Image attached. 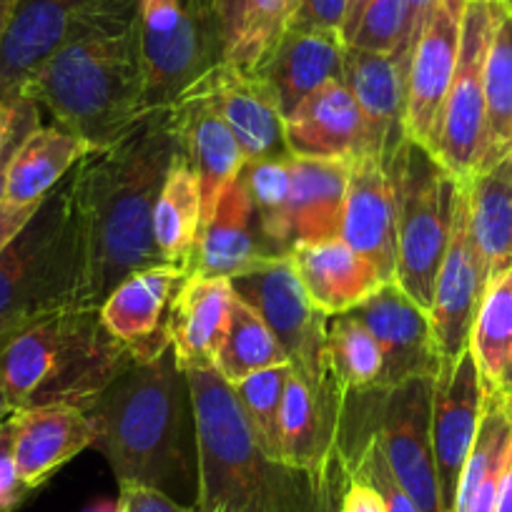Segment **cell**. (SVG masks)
I'll use <instances>...</instances> for the list:
<instances>
[{"label":"cell","mask_w":512,"mask_h":512,"mask_svg":"<svg viewBox=\"0 0 512 512\" xmlns=\"http://www.w3.org/2000/svg\"><path fill=\"white\" fill-rule=\"evenodd\" d=\"M176 151L171 108H159L118 141L88 151L66 176L78 254L73 309L93 312L128 274L164 264L154 206Z\"/></svg>","instance_id":"obj_1"},{"label":"cell","mask_w":512,"mask_h":512,"mask_svg":"<svg viewBox=\"0 0 512 512\" xmlns=\"http://www.w3.org/2000/svg\"><path fill=\"white\" fill-rule=\"evenodd\" d=\"M21 101L91 149L113 144L146 116L139 0L101 6L28 78Z\"/></svg>","instance_id":"obj_2"},{"label":"cell","mask_w":512,"mask_h":512,"mask_svg":"<svg viewBox=\"0 0 512 512\" xmlns=\"http://www.w3.org/2000/svg\"><path fill=\"white\" fill-rule=\"evenodd\" d=\"M88 415L98 427L93 447L106 457L121 487L166 492L189 482V382L171 349L154 362L123 369Z\"/></svg>","instance_id":"obj_3"},{"label":"cell","mask_w":512,"mask_h":512,"mask_svg":"<svg viewBox=\"0 0 512 512\" xmlns=\"http://www.w3.org/2000/svg\"><path fill=\"white\" fill-rule=\"evenodd\" d=\"M134 354L101 322L98 309H66L0 342V387L13 410L71 405L88 412Z\"/></svg>","instance_id":"obj_4"},{"label":"cell","mask_w":512,"mask_h":512,"mask_svg":"<svg viewBox=\"0 0 512 512\" xmlns=\"http://www.w3.org/2000/svg\"><path fill=\"white\" fill-rule=\"evenodd\" d=\"M78 282L68 179L0 251V342L26 324L73 309Z\"/></svg>","instance_id":"obj_5"},{"label":"cell","mask_w":512,"mask_h":512,"mask_svg":"<svg viewBox=\"0 0 512 512\" xmlns=\"http://www.w3.org/2000/svg\"><path fill=\"white\" fill-rule=\"evenodd\" d=\"M191 417L196 437V507L201 512L231 510L251 497L277 495L264 460L239 405L234 387L214 367L189 369Z\"/></svg>","instance_id":"obj_6"},{"label":"cell","mask_w":512,"mask_h":512,"mask_svg":"<svg viewBox=\"0 0 512 512\" xmlns=\"http://www.w3.org/2000/svg\"><path fill=\"white\" fill-rule=\"evenodd\" d=\"M397 214L395 282L430 314L445 251L450 244L460 181L432 151L407 139L390 161Z\"/></svg>","instance_id":"obj_7"},{"label":"cell","mask_w":512,"mask_h":512,"mask_svg":"<svg viewBox=\"0 0 512 512\" xmlns=\"http://www.w3.org/2000/svg\"><path fill=\"white\" fill-rule=\"evenodd\" d=\"M146 111L171 108L221 63L216 0H139Z\"/></svg>","instance_id":"obj_8"},{"label":"cell","mask_w":512,"mask_h":512,"mask_svg":"<svg viewBox=\"0 0 512 512\" xmlns=\"http://www.w3.org/2000/svg\"><path fill=\"white\" fill-rule=\"evenodd\" d=\"M507 3L470 0L462 18L460 56L455 78L442 106L432 154L457 181L477 174L485 134V63L492 36Z\"/></svg>","instance_id":"obj_9"},{"label":"cell","mask_w":512,"mask_h":512,"mask_svg":"<svg viewBox=\"0 0 512 512\" xmlns=\"http://www.w3.org/2000/svg\"><path fill=\"white\" fill-rule=\"evenodd\" d=\"M231 289L267 322L287 352L292 367L307 382L327 384L324 372V327L327 314L309 302L289 256L274 259L249 274L229 279Z\"/></svg>","instance_id":"obj_10"},{"label":"cell","mask_w":512,"mask_h":512,"mask_svg":"<svg viewBox=\"0 0 512 512\" xmlns=\"http://www.w3.org/2000/svg\"><path fill=\"white\" fill-rule=\"evenodd\" d=\"M432 390L435 377L374 390L379 397L374 435L392 472L420 512H445L432 455Z\"/></svg>","instance_id":"obj_11"},{"label":"cell","mask_w":512,"mask_h":512,"mask_svg":"<svg viewBox=\"0 0 512 512\" xmlns=\"http://www.w3.org/2000/svg\"><path fill=\"white\" fill-rule=\"evenodd\" d=\"M487 284H490V274L467 226V186L465 181H460L450 244H447L445 262L437 274L435 297L430 307L432 332H435L442 357L440 372L455 367L457 359L470 349L472 324H475Z\"/></svg>","instance_id":"obj_12"},{"label":"cell","mask_w":512,"mask_h":512,"mask_svg":"<svg viewBox=\"0 0 512 512\" xmlns=\"http://www.w3.org/2000/svg\"><path fill=\"white\" fill-rule=\"evenodd\" d=\"M485 407V384L467 349L455 367L435 377L432 390V455L445 512H452L462 472L470 460Z\"/></svg>","instance_id":"obj_13"},{"label":"cell","mask_w":512,"mask_h":512,"mask_svg":"<svg viewBox=\"0 0 512 512\" xmlns=\"http://www.w3.org/2000/svg\"><path fill=\"white\" fill-rule=\"evenodd\" d=\"M382 349L384 372L377 390H390L420 377H437L442 369L440 349L430 314L412 302L397 282H387L352 309Z\"/></svg>","instance_id":"obj_14"},{"label":"cell","mask_w":512,"mask_h":512,"mask_svg":"<svg viewBox=\"0 0 512 512\" xmlns=\"http://www.w3.org/2000/svg\"><path fill=\"white\" fill-rule=\"evenodd\" d=\"M467 0H440L422 28L407 73V136L432 151L460 56Z\"/></svg>","instance_id":"obj_15"},{"label":"cell","mask_w":512,"mask_h":512,"mask_svg":"<svg viewBox=\"0 0 512 512\" xmlns=\"http://www.w3.org/2000/svg\"><path fill=\"white\" fill-rule=\"evenodd\" d=\"M189 91L201 93L216 108L239 141L246 161L292 159L284 131V113L277 96L259 73H246L219 63Z\"/></svg>","instance_id":"obj_16"},{"label":"cell","mask_w":512,"mask_h":512,"mask_svg":"<svg viewBox=\"0 0 512 512\" xmlns=\"http://www.w3.org/2000/svg\"><path fill=\"white\" fill-rule=\"evenodd\" d=\"M189 272L174 264H156L128 274L98 307L113 337L134 352L136 362H154L169 347V317Z\"/></svg>","instance_id":"obj_17"},{"label":"cell","mask_w":512,"mask_h":512,"mask_svg":"<svg viewBox=\"0 0 512 512\" xmlns=\"http://www.w3.org/2000/svg\"><path fill=\"white\" fill-rule=\"evenodd\" d=\"M98 6L101 0H21L0 46V101H21L28 78Z\"/></svg>","instance_id":"obj_18"},{"label":"cell","mask_w":512,"mask_h":512,"mask_svg":"<svg viewBox=\"0 0 512 512\" xmlns=\"http://www.w3.org/2000/svg\"><path fill=\"white\" fill-rule=\"evenodd\" d=\"M339 239L379 272L384 282L397 274V214L390 169L377 156H359L349 164Z\"/></svg>","instance_id":"obj_19"},{"label":"cell","mask_w":512,"mask_h":512,"mask_svg":"<svg viewBox=\"0 0 512 512\" xmlns=\"http://www.w3.org/2000/svg\"><path fill=\"white\" fill-rule=\"evenodd\" d=\"M407 73L410 63L400 56L359 51L344 53V86L359 103L369 131V154L390 166L407 136Z\"/></svg>","instance_id":"obj_20"},{"label":"cell","mask_w":512,"mask_h":512,"mask_svg":"<svg viewBox=\"0 0 512 512\" xmlns=\"http://www.w3.org/2000/svg\"><path fill=\"white\" fill-rule=\"evenodd\" d=\"M289 154L297 159L349 161L369 154V131L359 103L344 81H334L304 98L287 118ZM372 156V154H369Z\"/></svg>","instance_id":"obj_21"},{"label":"cell","mask_w":512,"mask_h":512,"mask_svg":"<svg viewBox=\"0 0 512 512\" xmlns=\"http://www.w3.org/2000/svg\"><path fill=\"white\" fill-rule=\"evenodd\" d=\"M11 455L23 485L38 490L53 472L93 447L98 427L88 412L71 405H43L11 415Z\"/></svg>","instance_id":"obj_22"},{"label":"cell","mask_w":512,"mask_h":512,"mask_svg":"<svg viewBox=\"0 0 512 512\" xmlns=\"http://www.w3.org/2000/svg\"><path fill=\"white\" fill-rule=\"evenodd\" d=\"M171 121H174L179 151L199 176L206 224L226 186L246 166V154L224 118L201 93H184L181 101L171 106Z\"/></svg>","instance_id":"obj_23"},{"label":"cell","mask_w":512,"mask_h":512,"mask_svg":"<svg viewBox=\"0 0 512 512\" xmlns=\"http://www.w3.org/2000/svg\"><path fill=\"white\" fill-rule=\"evenodd\" d=\"M274 259L277 256L269 251L254 219L244 181L241 176H236L226 186L214 214L201 229L194 256H191L189 274L234 279L254 272Z\"/></svg>","instance_id":"obj_24"},{"label":"cell","mask_w":512,"mask_h":512,"mask_svg":"<svg viewBox=\"0 0 512 512\" xmlns=\"http://www.w3.org/2000/svg\"><path fill=\"white\" fill-rule=\"evenodd\" d=\"M309 302L327 317L367 302L384 282L377 269L342 239L297 241L289 254Z\"/></svg>","instance_id":"obj_25"},{"label":"cell","mask_w":512,"mask_h":512,"mask_svg":"<svg viewBox=\"0 0 512 512\" xmlns=\"http://www.w3.org/2000/svg\"><path fill=\"white\" fill-rule=\"evenodd\" d=\"M339 395L324 384L307 382L297 369L284 387L279 412V467L289 472H319L334 447Z\"/></svg>","instance_id":"obj_26"},{"label":"cell","mask_w":512,"mask_h":512,"mask_svg":"<svg viewBox=\"0 0 512 512\" xmlns=\"http://www.w3.org/2000/svg\"><path fill=\"white\" fill-rule=\"evenodd\" d=\"M234 299L229 279L189 274L169 317V347L181 372L211 367L229 329Z\"/></svg>","instance_id":"obj_27"},{"label":"cell","mask_w":512,"mask_h":512,"mask_svg":"<svg viewBox=\"0 0 512 512\" xmlns=\"http://www.w3.org/2000/svg\"><path fill=\"white\" fill-rule=\"evenodd\" d=\"M344 53L347 43L339 33L289 31L256 73L272 88L287 118L314 91L342 81Z\"/></svg>","instance_id":"obj_28"},{"label":"cell","mask_w":512,"mask_h":512,"mask_svg":"<svg viewBox=\"0 0 512 512\" xmlns=\"http://www.w3.org/2000/svg\"><path fill=\"white\" fill-rule=\"evenodd\" d=\"M299 0H216L221 63L256 73L292 31Z\"/></svg>","instance_id":"obj_29"},{"label":"cell","mask_w":512,"mask_h":512,"mask_svg":"<svg viewBox=\"0 0 512 512\" xmlns=\"http://www.w3.org/2000/svg\"><path fill=\"white\" fill-rule=\"evenodd\" d=\"M512 460V405L497 390H485L480 430L462 472L452 512H495L497 492Z\"/></svg>","instance_id":"obj_30"},{"label":"cell","mask_w":512,"mask_h":512,"mask_svg":"<svg viewBox=\"0 0 512 512\" xmlns=\"http://www.w3.org/2000/svg\"><path fill=\"white\" fill-rule=\"evenodd\" d=\"M93 151L78 136L58 126H33L16 146L8 166L6 201L41 204L83 156Z\"/></svg>","instance_id":"obj_31"},{"label":"cell","mask_w":512,"mask_h":512,"mask_svg":"<svg viewBox=\"0 0 512 512\" xmlns=\"http://www.w3.org/2000/svg\"><path fill=\"white\" fill-rule=\"evenodd\" d=\"M467 186V226L492 279L512 269V161L477 171Z\"/></svg>","instance_id":"obj_32"},{"label":"cell","mask_w":512,"mask_h":512,"mask_svg":"<svg viewBox=\"0 0 512 512\" xmlns=\"http://www.w3.org/2000/svg\"><path fill=\"white\" fill-rule=\"evenodd\" d=\"M349 161L292 156V234L297 241L337 239L347 199Z\"/></svg>","instance_id":"obj_33"},{"label":"cell","mask_w":512,"mask_h":512,"mask_svg":"<svg viewBox=\"0 0 512 512\" xmlns=\"http://www.w3.org/2000/svg\"><path fill=\"white\" fill-rule=\"evenodd\" d=\"M201 229H204V204H201L199 176L184 154L176 151L154 206V241L161 262L189 272Z\"/></svg>","instance_id":"obj_34"},{"label":"cell","mask_w":512,"mask_h":512,"mask_svg":"<svg viewBox=\"0 0 512 512\" xmlns=\"http://www.w3.org/2000/svg\"><path fill=\"white\" fill-rule=\"evenodd\" d=\"M324 372L339 397L377 390L384 359L377 339L352 312L327 317L324 327Z\"/></svg>","instance_id":"obj_35"},{"label":"cell","mask_w":512,"mask_h":512,"mask_svg":"<svg viewBox=\"0 0 512 512\" xmlns=\"http://www.w3.org/2000/svg\"><path fill=\"white\" fill-rule=\"evenodd\" d=\"M512 151V11L505 8L485 63V134L480 166L485 171Z\"/></svg>","instance_id":"obj_36"},{"label":"cell","mask_w":512,"mask_h":512,"mask_svg":"<svg viewBox=\"0 0 512 512\" xmlns=\"http://www.w3.org/2000/svg\"><path fill=\"white\" fill-rule=\"evenodd\" d=\"M289 362L287 352L259 314L234 294L229 309V329L211 367L229 384L241 382L264 369Z\"/></svg>","instance_id":"obj_37"},{"label":"cell","mask_w":512,"mask_h":512,"mask_svg":"<svg viewBox=\"0 0 512 512\" xmlns=\"http://www.w3.org/2000/svg\"><path fill=\"white\" fill-rule=\"evenodd\" d=\"M241 181L249 194L254 219L277 259L292 254V159L246 161Z\"/></svg>","instance_id":"obj_38"},{"label":"cell","mask_w":512,"mask_h":512,"mask_svg":"<svg viewBox=\"0 0 512 512\" xmlns=\"http://www.w3.org/2000/svg\"><path fill=\"white\" fill-rule=\"evenodd\" d=\"M470 352L480 369L485 390L497 387L512 354V269L487 284L472 324Z\"/></svg>","instance_id":"obj_39"},{"label":"cell","mask_w":512,"mask_h":512,"mask_svg":"<svg viewBox=\"0 0 512 512\" xmlns=\"http://www.w3.org/2000/svg\"><path fill=\"white\" fill-rule=\"evenodd\" d=\"M292 374V364H279V367L264 369L241 382L231 384L239 397V405L244 410L246 422L259 452L264 460L279 467V412H282L284 387Z\"/></svg>","instance_id":"obj_40"},{"label":"cell","mask_w":512,"mask_h":512,"mask_svg":"<svg viewBox=\"0 0 512 512\" xmlns=\"http://www.w3.org/2000/svg\"><path fill=\"white\" fill-rule=\"evenodd\" d=\"M412 18L410 0H372L359 18V26L349 46L359 51L412 58Z\"/></svg>","instance_id":"obj_41"},{"label":"cell","mask_w":512,"mask_h":512,"mask_svg":"<svg viewBox=\"0 0 512 512\" xmlns=\"http://www.w3.org/2000/svg\"><path fill=\"white\" fill-rule=\"evenodd\" d=\"M352 477L364 480L379 492V497L384 502V512H420V507L412 502V497L407 495V490L400 485L395 472H392L374 430L369 432L367 440L362 442V447L354 455Z\"/></svg>","instance_id":"obj_42"},{"label":"cell","mask_w":512,"mask_h":512,"mask_svg":"<svg viewBox=\"0 0 512 512\" xmlns=\"http://www.w3.org/2000/svg\"><path fill=\"white\" fill-rule=\"evenodd\" d=\"M349 0H299L292 31H327L342 36Z\"/></svg>","instance_id":"obj_43"},{"label":"cell","mask_w":512,"mask_h":512,"mask_svg":"<svg viewBox=\"0 0 512 512\" xmlns=\"http://www.w3.org/2000/svg\"><path fill=\"white\" fill-rule=\"evenodd\" d=\"M118 512H201L199 507H186L181 502L171 500L166 492L154 490V487L126 485L121 487L118 497ZM224 512V510H214Z\"/></svg>","instance_id":"obj_44"},{"label":"cell","mask_w":512,"mask_h":512,"mask_svg":"<svg viewBox=\"0 0 512 512\" xmlns=\"http://www.w3.org/2000/svg\"><path fill=\"white\" fill-rule=\"evenodd\" d=\"M28 495H31V490L23 485L11 450L3 452L0 455V512H13Z\"/></svg>","instance_id":"obj_45"},{"label":"cell","mask_w":512,"mask_h":512,"mask_svg":"<svg viewBox=\"0 0 512 512\" xmlns=\"http://www.w3.org/2000/svg\"><path fill=\"white\" fill-rule=\"evenodd\" d=\"M339 512H384V502L372 485L352 477L342 497V510Z\"/></svg>","instance_id":"obj_46"},{"label":"cell","mask_w":512,"mask_h":512,"mask_svg":"<svg viewBox=\"0 0 512 512\" xmlns=\"http://www.w3.org/2000/svg\"><path fill=\"white\" fill-rule=\"evenodd\" d=\"M33 126H38V108L33 106V103L23 101V111H21V123H18V131L16 136L11 139V144L3 149V154H0V204L6 201V181H8V166H11V156L13 151H16V146L21 144L23 136L31 131Z\"/></svg>","instance_id":"obj_47"},{"label":"cell","mask_w":512,"mask_h":512,"mask_svg":"<svg viewBox=\"0 0 512 512\" xmlns=\"http://www.w3.org/2000/svg\"><path fill=\"white\" fill-rule=\"evenodd\" d=\"M38 206L41 204L21 206L11 204V201H3V204H0V251L6 249V246L11 244L13 236L31 221V216L36 214Z\"/></svg>","instance_id":"obj_48"},{"label":"cell","mask_w":512,"mask_h":512,"mask_svg":"<svg viewBox=\"0 0 512 512\" xmlns=\"http://www.w3.org/2000/svg\"><path fill=\"white\" fill-rule=\"evenodd\" d=\"M21 111H23V101L18 103H8L0 101V154L11 144V139L16 136L18 123H21Z\"/></svg>","instance_id":"obj_49"},{"label":"cell","mask_w":512,"mask_h":512,"mask_svg":"<svg viewBox=\"0 0 512 512\" xmlns=\"http://www.w3.org/2000/svg\"><path fill=\"white\" fill-rule=\"evenodd\" d=\"M440 6V0H410V18H412V38L410 46L415 48L417 38H420L422 28L430 21V16L435 13V8Z\"/></svg>","instance_id":"obj_50"},{"label":"cell","mask_w":512,"mask_h":512,"mask_svg":"<svg viewBox=\"0 0 512 512\" xmlns=\"http://www.w3.org/2000/svg\"><path fill=\"white\" fill-rule=\"evenodd\" d=\"M372 3V0H349L347 6V18H344V28H342V41L352 43L354 38V31H357L359 26V18H362V13L367 11V6Z\"/></svg>","instance_id":"obj_51"},{"label":"cell","mask_w":512,"mask_h":512,"mask_svg":"<svg viewBox=\"0 0 512 512\" xmlns=\"http://www.w3.org/2000/svg\"><path fill=\"white\" fill-rule=\"evenodd\" d=\"M224 512H279L277 510V495L251 497V500H246L244 505L231 507V510H224Z\"/></svg>","instance_id":"obj_52"},{"label":"cell","mask_w":512,"mask_h":512,"mask_svg":"<svg viewBox=\"0 0 512 512\" xmlns=\"http://www.w3.org/2000/svg\"><path fill=\"white\" fill-rule=\"evenodd\" d=\"M495 512H512V460L510 465H507L505 477H502L500 492H497Z\"/></svg>","instance_id":"obj_53"},{"label":"cell","mask_w":512,"mask_h":512,"mask_svg":"<svg viewBox=\"0 0 512 512\" xmlns=\"http://www.w3.org/2000/svg\"><path fill=\"white\" fill-rule=\"evenodd\" d=\"M21 0H0V46L6 41V33L11 28L13 16H16V8Z\"/></svg>","instance_id":"obj_54"},{"label":"cell","mask_w":512,"mask_h":512,"mask_svg":"<svg viewBox=\"0 0 512 512\" xmlns=\"http://www.w3.org/2000/svg\"><path fill=\"white\" fill-rule=\"evenodd\" d=\"M492 390L500 392V395L512 405V354H510V359H507L505 369H502L500 382H497V387H492Z\"/></svg>","instance_id":"obj_55"},{"label":"cell","mask_w":512,"mask_h":512,"mask_svg":"<svg viewBox=\"0 0 512 512\" xmlns=\"http://www.w3.org/2000/svg\"><path fill=\"white\" fill-rule=\"evenodd\" d=\"M11 442H13V422L11 417H8V420L0 425V455L11 450Z\"/></svg>","instance_id":"obj_56"},{"label":"cell","mask_w":512,"mask_h":512,"mask_svg":"<svg viewBox=\"0 0 512 512\" xmlns=\"http://www.w3.org/2000/svg\"><path fill=\"white\" fill-rule=\"evenodd\" d=\"M83 512H118V500H98L88 505Z\"/></svg>","instance_id":"obj_57"},{"label":"cell","mask_w":512,"mask_h":512,"mask_svg":"<svg viewBox=\"0 0 512 512\" xmlns=\"http://www.w3.org/2000/svg\"><path fill=\"white\" fill-rule=\"evenodd\" d=\"M13 412L16 410H13L11 402H8V397H6V392H3V387H0V425H3V422H6Z\"/></svg>","instance_id":"obj_58"},{"label":"cell","mask_w":512,"mask_h":512,"mask_svg":"<svg viewBox=\"0 0 512 512\" xmlns=\"http://www.w3.org/2000/svg\"><path fill=\"white\" fill-rule=\"evenodd\" d=\"M507 8H510V11H512V0H507Z\"/></svg>","instance_id":"obj_59"},{"label":"cell","mask_w":512,"mask_h":512,"mask_svg":"<svg viewBox=\"0 0 512 512\" xmlns=\"http://www.w3.org/2000/svg\"><path fill=\"white\" fill-rule=\"evenodd\" d=\"M467 3H470V0H467ZM497 3H507V0H497Z\"/></svg>","instance_id":"obj_60"},{"label":"cell","mask_w":512,"mask_h":512,"mask_svg":"<svg viewBox=\"0 0 512 512\" xmlns=\"http://www.w3.org/2000/svg\"><path fill=\"white\" fill-rule=\"evenodd\" d=\"M510 161H512V151H510Z\"/></svg>","instance_id":"obj_61"}]
</instances>
